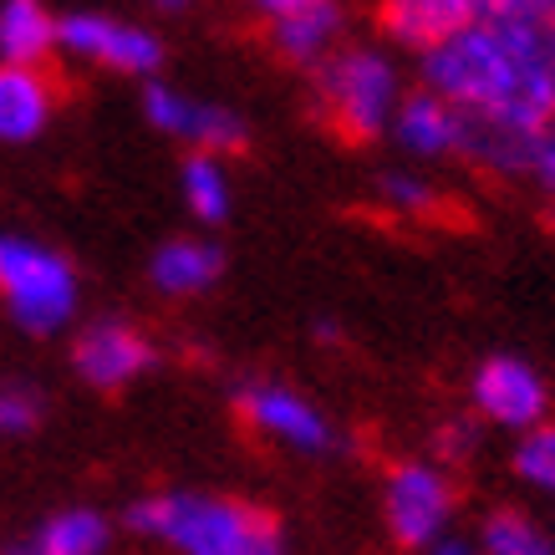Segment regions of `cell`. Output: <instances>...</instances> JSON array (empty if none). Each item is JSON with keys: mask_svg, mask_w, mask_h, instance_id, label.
I'll list each match as a JSON object with an SVG mask.
<instances>
[{"mask_svg": "<svg viewBox=\"0 0 555 555\" xmlns=\"http://www.w3.org/2000/svg\"><path fill=\"white\" fill-rule=\"evenodd\" d=\"M555 0H494L438 51L423 56V87L494 133L535 143L555 122L551 62Z\"/></svg>", "mask_w": 555, "mask_h": 555, "instance_id": "1", "label": "cell"}, {"mask_svg": "<svg viewBox=\"0 0 555 555\" xmlns=\"http://www.w3.org/2000/svg\"><path fill=\"white\" fill-rule=\"evenodd\" d=\"M56 47V21L36 0H11L0 5V56L5 67H36Z\"/></svg>", "mask_w": 555, "mask_h": 555, "instance_id": "17", "label": "cell"}, {"mask_svg": "<svg viewBox=\"0 0 555 555\" xmlns=\"http://www.w3.org/2000/svg\"><path fill=\"white\" fill-rule=\"evenodd\" d=\"M525 173L540 184L545 199H555V122L535 138V143H530V164H525Z\"/></svg>", "mask_w": 555, "mask_h": 555, "instance_id": "24", "label": "cell"}, {"mask_svg": "<svg viewBox=\"0 0 555 555\" xmlns=\"http://www.w3.org/2000/svg\"><path fill=\"white\" fill-rule=\"evenodd\" d=\"M153 341L149 332H138L133 321H118V317H102L92 326H82V337L72 347V367L82 377L87 387H98V392H118L128 387L133 377L153 367Z\"/></svg>", "mask_w": 555, "mask_h": 555, "instance_id": "10", "label": "cell"}, {"mask_svg": "<svg viewBox=\"0 0 555 555\" xmlns=\"http://www.w3.org/2000/svg\"><path fill=\"white\" fill-rule=\"evenodd\" d=\"M454 479L434 459H398L383 474V525L398 551H434L454 525Z\"/></svg>", "mask_w": 555, "mask_h": 555, "instance_id": "5", "label": "cell"}, {"mask_svg": "<svg viewBox=\"0 0 555 555\" xmlns=\"http://www.w3.org/2000/svg\"><path fill=\"white\" fill-rule=\"evenodd\" d=\"M266 36L275 56H286L291 67H321L341 36V5L332 0H270L260 5Z\"/></svg>", "mask_w": 555, "mask_h": 555, "instance_id": "11", "label": "cell"}, {"mask_svg": "<svg viewBox=\"0 0 555 555\" xmlns=\"http://www.w3.org/2000/svg\"><path fill=\"white\" fill-rule=\"evenodd\" d=\"M41 413H47V403H41V392L31 383L0 377V438L31 434L36 423H41Z\"/></svg>", "mask_w": 555, "mask_h": 555, "instance_id": "22", "label": "cell"}, {"mask_svg": "<svg viewBox=\"0 0 555 555\" xmlns=\"http://www.w3.org/2000/svg\"><path fill=\"white\" fill-rule=\"evenodd\" d=\"M469 403L474 413L494 428H515V434H530L545 423V408H551V387L525 357H485L469 377Z\"/></svg>", "mask_w": 555, "mask_h": 555, "instance_id": "7", "label": "cell"}, {"mask_svg": "<svg viewBox=\"0 0 555 555\" xmlns=\"http://www.w3.org/2000/svg\"><path fill=\"white\" fill-rule=\"evenodd\" d=\"M179 189H184L189 215L204 219V224H219V219L230 215V173H224V164L209 158V153H194V158H189Z\"/></svg>", "mask_w": 555, "mask_h": 555, "instance_id": "19", "label": "cell"}, {"mask_svg": "<svg viewBox=\"0 0 555 555\" xmlns=\"http://www.w3.org/2000/svg\"><path fill=\"white\" fill-rule=\"evenodd\" d=\"M240 418L250 423L260 438L296 449V454H332L337 449V423L326 418L317 403H306L286 383H245L235 392Z\"/></svg>", "mask_w": 555, "mask_h": 555, "instance_id": "6", "label": "cell"}, {"mask_svg": "<svg viewBox=\"0 0 555 555\" xmlns=\"http://www.w3.org/2000/svg\"><path fill=\"white\" fill-rule=\"evenodd\" d=\"M479 16L474 0H392L377 11V26H383L387 41H398L408 51H438L449 36H459L469 21Z\"/></svg>", "mask_w": 555, "mask_h": 555, "instance_id": "13", "label": "cell"}, {"mask_svg": "<svg viewBox=\"0 0 555 555\" xmlns=\"http://www.w3.org/2000/svg\"><path fill=\"white\" fill-rule=\"evenodd\" d=\"M56 47H67L72 56H82L92 67L128 72V77H149L164 62L158 36L133 26V21L102 16V11H72L56 21Z\"/></svg>", "mask_w": 555, "mask_h": 555, "instance_id": "8", "label": "cell"}, {"mask_svg": "<svg viewBox=\"0 0 555 555\" xmlns=\"http://www.w3.org/2000/svg\"><path fill=\"white\" fill-rule=\"evenodd\" d=\"M377 199H383L387 215H398V219H428L443 209V194L423 173H408V169L377 173Z\"/></svg>", "mask_w": 555, "mask_h": 555, "instance_id": "20", "label": "cell"}, {"mask_svg": "<svg viewBox=\"0 0 555 555\" xmlns=\"http://www.w3.org/2000/svg\"><path fill=\"white\" fill-rule=\"evenodd\" d=\"M428 555H479V545H469V540H443V545H434Z\"/></svg>", "mask_w": 555, "mask_h": 555, "instance_id": "25", "label": "cell"}, {"mask_svg": "<svg viewBox=\"0 0 555 555\" xmlns=\"http://www.w3.org/2000/svg\"><path fill=\"white\" fill-rule=\"evenodd\" d=\"M392 138L398 149H408L413 158H459L464 153V113L449 107L443 98H434L428 87L408 92L392 113Z\"/></svg>", "mask_w": 555, "mask_h": 555, "instance_id": "12", "label": "cell"}, {"mask_svg": "<svg viewBox=\"0 0 555 555\" xmlns=\"http://www.w3.org/2000/svg\"><path fill=\"white\" fill-rule=\"evenodd\" d=\"M479 555H555V535L530 509H489L479 525Z\"/></svg>", "mask_w": 555, "mask_h": 555, "instance_id": "18", "label": "cell"}, {"mask_svg": "<svg viewBox=\"0 0 555 555\" xmlns=\"http://www.w3.org/2000/svg\"><path fill=\"white\" fill-rule=\"evenodd\" d=\"M509 469L540 494H555V423H540V428L520 434L515 454H509Z\"/></svg>", "mask_w": 555, "mask_h": 555, "instance_id": "21", "label": "cell"}, {"mask_svg": "<svg viewBox=\"0 0 555 555\" xmlns=\"http://www.w3.org/2000/svg\"><path fill=\"white\" fill-rule=\"evenodd\" d=\"M51 118V87L36 67L0 62V143H31Z\"/></svg>", "mask_w": 555, "mask_h": 555, "instance_id": "16", "label": "cell"}, {"mask_svg": "<svg viewBox=\"0 0 555 555\" xmlns=\"http://www.w3.org/2000/svg\"><path fill=\"white\" fill-rule=\"evenodd\" d=\"M107 520L98 509L87 505H72V509H56L51 520H41L31 535L11 540L0 555H102L107 551Z\"/></svg>", "mask_w": 555, "mask_h": 555, "instance_id": "14", "label": "cell"}, {"mask_svg": "<svg viewBox=\"0 0 555 555\" xmlns=\"http://www.w3.org/2000/svg\"><path fill=\"white\" fill-rule=\"evenodd\" d=\"M321 118L347 143H372L392 133V113L403 102V77L383 47H337L317 67Z\"/></svg>", "mask_w": 555, "mask_h": 555, "instance_id": "3", "label": "cell"}, {"mask_svg": "<svg viewBox=\"0 0 555 555\" xmlns=\"http://www.w3.org/2000/svg\"><path fill=\"white\" fill-rule=\"evenodd\" d=\"M143 118L158 128V133L179 138V143H194V153H235L245 149V118L219 107V102H204V98H189V92H173V87H158L153 82L143 92Z\"/></svg>", "mask_w": 555, "mask_h": 555, "instance_id": "9", "label": "cell"}, {"mask_svg": "<svg viewBox=\"0 0 555 555\" xmlns=\"http://www.w3.org/2000/svg\"><path fill=\"white\" fill-rule=\"evenodd\" d=\"M219 270H224V255H219V245H209V240H169V245H158L149 260V281L164 296H199V291H209L219 281Z\"/></svg>", "mask_w": 555, "mask_h": 555, "instance_id": "15", "label": "cell"}, {"mask_svg": "<svg viewBox=\"0 0 555 555\" xmlns=\"http://www.w3.org/2000/svg\"><path fill=\"white\" fill-rule=\"evenodd\" d=\"M551 62H555V16H551Z\"/></svg>", "mask_w": 555, "mask_h": 555, "instance_id": "26", "label": "cell"}, {"mask_svg": "<svg viewBox=\"0 0 555 555\" xmlns=\"http://www.w3.org/2000/svg\"><path fill=\"white\" fill-rule=\"evenodd\" d=\"M474 443H479V434H474V423H469V418L438 423V434H434L438 464H464V459L474 454Z\"/></svg>", "mask_w": 555, "mask_h": 555, "instance_id": "23", "label": "cell"}, {"mask_svg": "<svg viewBox=\"0 0 555 555\" xmlns=\"http://www.w3.org/2000/svg\"><path fill=\"white\" fill-rule=\"evenodd\" d=\"M0 301L21 332L51 337L77 311V270L26 235H0Z\"/></svg>", "mask_w": 555, "mask_h": 555, "instance_id": "4", "label": "cell"}, {"mask_svg": "<svg viewBox=\"0 0 555 555\" xmlns=\"http://www.w3.org/2000/svg\"><path fill=\"white\" fill-rule=\"evenodd\" d=\"M128 525L173 555H286L275 515L224 494H149L128 509Z\"/></svg>", "mask_w": 555, "mask_h": 555, "instance_id": "2", "label": "cell"}]
</instances>
